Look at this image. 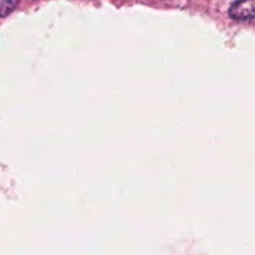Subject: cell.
<instances>
[{"label":"cell","mask_w":255,"mask_h":255,"mask_svg":"<svg viewBox=\"0 0 255 255\" xmlns=\"http://www.w3.org/2000/svg\"><path fill=\"white\" fill-rule=\"evenodd\" d=\"M16 6L15 1H0V16H6Z\"/></svg>","instance_id":"cell-2"},{"label":"cell","mask_w":255,"mask_h":255,"mask_svg":"<svg viewBox=\"0 0 255 255\" xmlns=\"http://www.w3.org/2000/svg\"><path fill=\"white\" fill-rule=\"evenodd\" d=\"M229 15L239 21H249V20L254 19L255 1L248 0V1L234 2L229 9Z\"/></svg>","instance_id":"cell-1"}]
</instances>
